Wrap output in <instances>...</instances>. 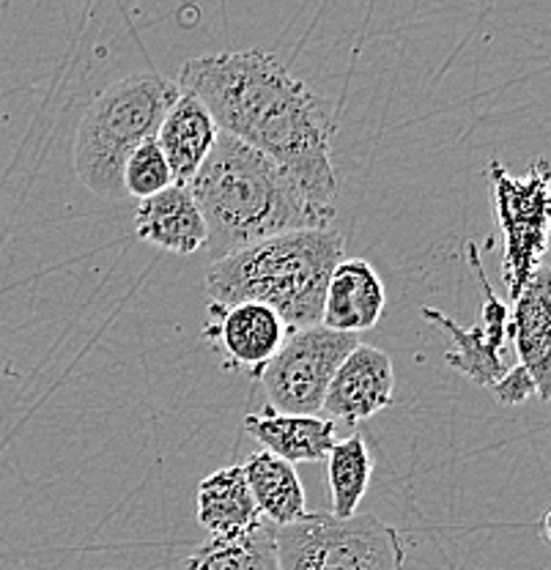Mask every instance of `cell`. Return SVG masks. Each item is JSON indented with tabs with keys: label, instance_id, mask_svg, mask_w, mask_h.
<instances>
[{
	"label": "cell",
	"instance_id": "cell-8",
	"mask_svg": "<svg viewBox=\"0 0 551 570\" xmlns=\"http://www.w3.org/2000/svg\"><path fill=\"white\" fill-rule=\"evenodd\" d=\"M286 335V321L258 302H236V305L211 302L209 321L204 326V337L223 356L225 367H236L256 379L269 365L272 356L281 352Z\"/></svg>",
	"mask_w": 551,
	"mask_h": 570
},
{
	"label": "cell",
	"instance_id": "cell-7",
	"mask_svg": "<svg viewBox=\"0 0 551 570\" xmlns=\"http://www.w3.org/2000/svg\"><path fill=\"white\" fill-rule=\"evenodd\" d=\"M357 346V335L332 332L322 324L288 330L281 352L258 376L266 406L283 414H322L332 376Z\"/></svg>",
	"mask_w": 551,
	"mask_h": 570
},
{
	"label": "cell",
	"instance_id": "cell-10",
	"mask_svg": "<svg viewBox=\"0 0 551 570\" xmlns=\"http://www.w3.org/2000/svg\"><path fill=\"white\" fill-rule=\"evenodd\" d=\"M511 337L519 365H524L535 382L538 397L551 401V266H538L513 302Z\"/></svg>",
	"mask_w": 551,
	"mask_h": 570
},
{
	"label": "cell",
	"instance_id": "cell-16",
	"mask_svg": "<svg viewBox=\"0 0 551 570\" xmlns=\"http://www.w3.org/2000/svg\"><path fill=\"white\" fill-rule=\"evenodd\" d=\"M242 469L264 521L275 527H292L311 513L299 474L288 461L258 450L247 455Z\"/></svg>",
	"mask_w": 551,
	"mask_h": 570
},
{
	"label": "cell",
	"instance_id": "cell-12",
	"mask_svg": "<svg viewBox=\"0 0 551 570\" xmlns=\"http://www.w3.org/2000/svg\"><path fill=\"white\" fill-rule=\"evenodd\" d=\"M135 234L151 247L174 255H193L206 247V223L189 187L174 184L159 195L140 200Z\"/></svg>",
	"mask_w": 551,
	"mask_h": 570
},
{
	"label": "cell",
	"instance_id": "cell-5",
	"mask_svg": "<svg viewBox=\"0 0 551 570\" xmlns=\"http://www.w3.org/2000/svg\"><path fill=\"white\" fill-rule=\"evenodd\" d=\"M281 570H404L401 534L376 515L335 519L307 513L292 527H277Z\"/></svg>",
	"mask_w": 551,
	"mask_h": 570
},
{
	"label": "cell",
	"instance_id": "cell-11",
	"mask_svg": "<svg viewBox=\"0 0 551 570\" xmlns=\"http://www.w3.org/2000/svg\"><path fill=\"white\" fill-rule=\"evenodd\" d=\"M384 302L387 296L378 272L363 258H343L329 275L322 326L346 335L373 330L382 318Z\"/></svg>",
	"mask_w": 551,
	"mask_h": 570
},
{
	"label": "cell",
	"instance_id": "cell-20",
	"mask_svg": "<svg viewBox=\"0 0 551 570\" xmlns=\"http://www.w3.org/2000/svg\"><path fill=\"white\" fill-rule=\"evenodd\" d=\"M168 187H174V174H170L168 159H165L157 140H148L124 165V193L146 200Z\"/></svg>",
	"mask_w": 551,
	"mask_h": 570
},
{
	"label": "cell",
	"instance_id": "cell-17",
	"mask_svg": "<svg viewBox=\"0 0 551 570\" xmlns=\"http://www.w3.org/2000/svg\"><path fill=\"white\" fill-rule=\"evenodd\" d=\"M420 313H423V318L440 324L450 335V341H453L447 352H444V362L453 371H459L461 376H466L478 387L485 390H491L505 376L508 365L502 360V348H505L508 341L494 335L483 321H478L475 326H461L450 316H444L442 311H434V307H423Z\"/></svg>",
	"mask_w": 551,
	"mask_h": 570
},
{
	"label": "cell",
	"instance_id": "cell-22",
	"mask_svg": "<svg viewBox=\"0 0 551 570\" xmlns=\"http://www.w3.org/2000/svg\"><path fill=\"white\" fill-rule=\"evenodd\" d=\"M541 530H543V538H547L549 543H551V510H549L547 515H543V521H541Z\"/></svg>",
	"mask_w": 551,
	"mask_h": 570
},
{
	"label": "cell",
	"instance_id": "cell-13",
	"mask_svg": "<svg viewBox=\"0 0 551 570\" xmlns=\"http://www.w3.org/2000/svg\"><path fill=\"white\" fill-rule=\"evenodd\" d=\"M245 431L250 433L266 453L294 463L327 461L337 442V425L318 414H283L264 406L245 417Z\"/></svg>",
	"mask_w": 551,
	"mask_h": 570
},
{
	"label": "cell",
	"instance_id": "cell-6",
	"mask_svg": "<svg viewBox=\"0 0 551 570\" xmlns=\"http://www.w3.org/2000/svg\"><path fill=\"white\" fill-rule=\"evenodd\" d=\"M489 176L505 242L502 281L515 302L543 264L551 242V163L535 159L524 176H513L500 159H491Z\"/></svg>",
	"mask_w": 551,
	"mask_h": 570
},
{
	"label": "cell",
	"instance_id": "cell-14",
	"mask_svg": "<svg viewBox=\"0 0 551 570\" xmlns=\"http://www.w3.org/2000/svg\"><path fill=\"white\" fill-rule=\"evenodd\" d=\"M217 135H220V129H217L209 107L195 94L181 91L174 107L165 112L157 132V146L163 148L165 159H168L174 184L187 187L193 181L215 148Z\"/></svg>",
	"mask_w": 551,
	"mask_h": 570
},
{
	"label": "cell",
	"instance_id": "cell-18",
	"mask_svg": "<svg viewBox=\"0 0 551 570\" xmlns=\"http://www.w3.org/2000/svg\"><path fill=\"white\" fill-rule=\"evenodd\" d=\"M184 570H281L277 527L258 521L239 534L209 538L187 557Z\"/></svg>",
	"mask_w": 551,
	"mask_h": 570
},
{
	"label": "cell",
	"instance_id": "cell-3",
	"mask_svg": "<svg viewBox=\"0 0 551 570\" xmlns=\"http://www.w3.org/2000/svg\"><path fill=\"white\" fill-rule=\"evenodd\" d=\"M343 258L337 230H292L209 264L204 285L211 302H258L286 321L288 330H305L322 324L329 275Z\"/></svg>",
	"mask_w": 551,
	"mask_h": 570
},
{
	"label": "cell",
	"instance_id": "cell-2",
	"mask_svg": "<svg viewBox=\"0 0 551 570\" xmlns=\"http://www.w3.org/2000/svg\"><path fill=\"white\" fill-rule=\"evenodd\" d=\"M187 187L204 214L209 264L272 236L329 228L275 159L228 132Z\"/></svg>",
	"mask_w": 551,
	"mask_h": 570
},
{
	"label": "cell",
	"instance_id": "cell-19",
	"mask_svg": "<svg viewBox=\"0 0 551 570\" xmlns=\"http://www.w3.org/2000/svg\"><path fill=\"white\" fill-rule=\"evenodd\" d=\"M373 459L360 433L335 442L327 455V483H329V515L352 519L363 504L371 485Z\"/></svg>",
	"mask_w": 551,
	"mask_h": 570
},
{
	"label": "cell",
	"instance_id": "cell-21",
	"mask_svg": "<svg viewBox=\"0 0 551 570\" xmlns=\"http://www.w3.org/2000/svg\"><path fill=\"white\" fill-rule=\"evenodd\" d=\"M491 395H494L496 403H502V406H519V403L530 401L532 395H538V390H535V382H532V376L527 373V367L513 365L508 367L505 376L491 387Z\"/></svg>",
	"mask_w": 551,
	"mask_h": 570
},
{
	"label": "cell",
	"instance_id": "cell-4",
	"mask_svg": "<svg viewBox=\"0 0 551 570\" xmlns=\"http://www.w3.org/2000/svg\"><path fill=\"white\" fill-rule=\"evenodd\" d=\"M179 94L181 88L157 71L129 75L102 88L77 124V178L99 198H127L124 165L144 142L157 140L159 124Z\"/></svg>",
	"mask_w": 551,
	"mask_h": 570
},
{
	"label": "cell",
	"instance_id": "cell-15",
	"mask_svg": "<svg viewBox=\"0 0 551 570\" xmlns=\"http://www.w3.org/2000/svg\"><path fill=\"white\" fill-rule=\"evenodd\" d=\"M195 515H198V524L209 532V538L239 534L264 521L242 463H230L200 480L198 491H195Z\"/></svg>",
	"mask_w": 551,
	"mask_h": 570
},
{
	"label": "cell",
	"instance_id": "cell-9",
	"mask_svg": "<svg viewBox=\"0 0 551 570\" xmlns=\"http://www.w3.org/2000/svg\"><path fill=\"white\" fill-rule=\"evenodd\" d=\"M395 397L393 360L376 346L360 343L332 376L322 412L327 420L357 425L387 409Z\"/></svg>",
	"mask_w": 551,
	"mask_h": 570
},
{
	"label": "cell",
	"instance_id": "cell-1",
	"mask_svg": "<svg viewBox=\"0 0 551 570\" xmlns=\"http://www.w3.org/2000/svg\"><path fill=\"white\" fill-rule=\"evenodd\" d=\"M176 86L195 94L220 132L275 159L307 204L327 223L335 217L337 176L332 165L335 118L311 86L264 50L189 58Z\"/></svg>",
	"mask_w": 551,
	"mask_h": 570
}]
</instances>
